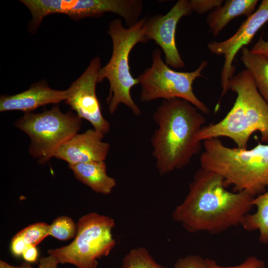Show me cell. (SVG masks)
Returning <instances> with one entry per match:
<instances>
[{
	"label": "cell",
	"instance_id": "obj_1",
	"mask_svg": "<svg viewBox=\"0 0 268 268\" xmlns=\"http://www.w3.org/2000/svg\"><path fill=\"white\" fill-rule=\"evenodd\" d=\"M226 187L220 175L200 168L172 218L192 233L218 234L241 225L255 197L243 191L231 192Z\"/></svg>",
	"mask_w": 268,
	"mask_h": 268
},
{
	"label": "cell",
	"instance_id": "obj_2",
	"mask_svg": "<svg viewBox=\"0 0 268 268\" xmlns=\"http://www.w3.org/2000/svg\"><path fill=\"white\" fill-rule=\"evenodd\" d=\"M157 125L151 137L152 154L161 176L181 169L201 147L199 134L206 119L197 108L180 98L163 100L154 112Z\"/></svg>",
	"mask_w": 268,
	"mask_h": 268
},
{
	"label": "cell",
	"instance_id": "obj_3",
	"mask_svg": "<svg viewBox=\"0 0 268 268\" xmlns=\"http://www.w3.org/2000/svg\"><path fill=\"white\" fill-rule=\"evenodd\" d=\"M228 89L236 94L233 107L216 123L204 125L199 139L226 137L237 147L247 148L252 134L259 132L262 141L268 143V103L259 92L250 73L243 70L229 80Z\"/></svg>",
	"mask_w": 268,
	"mask_h": 268
},
{
	"label": "cell",
	"instance_id": "obj_4",
	"mask_svg": "<svg viewBox=\"0 0 268 268\" xmlns=\"http://www.w3.org/2000/svg\"><path fill=\"white\" fill-rule=\"evenodd\" d=\"M201 168L220 175L226 187L256 197L268 189V143L248 149L225 146L219 138L203 141Z\"/></svg>",
	"mask_w": 268,
	"mask_h": 268
},
{
	"label": "cell",
	"instance_id": "obj_5",
	"mask_svg": "<svg viewBox=\"0 0 268 268\" xmlns=\"http://www.w3.org/2000/svg\"><path fill=\"white\" fill-rule=\"evenodd\" d=\"M146 18L143 17L129 27H124L119 18L112 21L108 26L107 32L112 39V53L109 62L99 70L98 82L104 79L109 82L106 102L111 114L115 113L121 104L126 105L136 116L141 114L131 96L132 88L139 84V81L131 74L129 57L137 44L147 42L144 37Z\"/></svg>",
	"mask_w": 268,
	"mask_h": 268
},
{
	"label": "cell",
	"instance_id": "obj_6",
	"mask_svg": "<svg viewBox=\"0 0 268 268\" xmlns=\"http://www.w3.org/2000/svg\"><path fill=\"white\" fill-rule=\"evenodd\" d=\"M82 123L76 113H64L56 105L42 112L25 113L14 126L29 136L30 155L45 164L62 144L78 134Z\"/></svg>",
	"mask_w": 268,
	"mask_h": 268
},
{
	"label": "cell",
	"instance_id": "obj_7",
	"mask_svg": "<svg viewBox=\"0 0 268 268\" xmlns=\"http://www.w3.org/2000/svg\"><path fill=\"white\" fill-rule=\"evenodd\" d=\"M114 220L96 213L81 217L77 223V232L69 245L48 251L61 264H69L77 268H97V259L107 256L115 245L112 234Z\"/></svg>",
	"mask_w": 268,
	"mask_h": 268
},
{
	"label": "cell",
	"instance_id": "obj_8",
	"mask_svg": "<svg viewBox=\"0 0 268 268\" xmlns=\"http://www.w3.org/2000/svg\"><path fill=\"white\" fill-rule=\"evenodd\" d=\"M161 51L160 49L153 51L151 66L137 77L141 86L140 100L147 102L158 99L180 98L189 102L202 113L208 114L209 108L196 96L193 88L196 79L202 76L207 61H202L193 71H178L171 69L163 61Z\"/></svg>",
	"mask_w": 268,
	"mask_h": 268
},
{
	"label": "cell",
	"instance_id": "obj_9",
	"mask_svg": "<svg viewBox=\"0 0 268 268\" xmlns=\"http://www.w3.org/2000/svg\"><path fill=\"white\" fill-rule=\"evenodd\" d=\"M29 10L32 19L30 31L35 32L47 16L55 13L74 20L101 16L107 12L124 19L127 27L138 21L143 7L141 0H20Z\"/></svg>",
	"mask_w": 268,
	"mask_h": 268
},
{
	"label": "cell",
	"instance_id": "obj_10",
	"mask_svg": "<svg viewBox=\"0 0 268 268\" xmlns=\"http://www.w3.org/2000/svg\"><path fill=\"white\" fill-rule=\"evenodd\" d=\"M101 67L99 57L93 58L85 71L67 89L69 95L65 102L79 118L88 121L95 130L105 135L110 132L111 125L103 116L96 95Z\"/></svg>",
	"mask_w": 268,
	"mask_h": 268
},
{
	"label": "cell",
	"instance_id": "obj_11",
	"mask_svg": "<svg viewBox=\"0 0 268 268\" xmlns=\"http://www.w3.org/2000/svg\"><path fill=\"white\" fill-rule=\"evenodd\" d=\"M268 21V0H263L258 9L242 23L232 36L223 41L208 43L209 51L216 55H222L224 63L221 72L222 88L220 100L229 90V80L236 70L233 62L238 51L248 45L259 30Z\"/></svg>",
	"mask_w": 268,
	"mask_h": 268
},
{
	"label": "cell",
	"instance_id": "obj_12",
	"mask_svg": "<svg viewBox=\"0 0 268 268\" xmlns=\"http://www.w3.org/2000/svg\"><path fill=\"white\" fill-rule=\"evenodd\" d=\"M192 13L189 0H179L165 14L147 17L144 37L153 40L163 51L165 63L169 67L181 68L185 66L176 46L175 33L180 19Z\"/></svg>",
	"mask_w": 268,
	"mask_h": 268
},
{
	"label": "cell",
	"instance_id": "obj_13",
	"mask_svg": "<svg viewBox=\"0 0 268 268\" xmlns=\"http://www.w3.org/2000/svg\"><path fill=\"white\" fill-rule=\"evenodd\" d=\"M104 135L94 129L77 134L62 144L53 157L66 161L68 166L93 161H105L110 145L103 141Z\"/></svg>",
	"mask_w": 268,
	"mask_h": 268
},
{
	"label": "cell",
	"instance_id": "obj_14",
	"mask_svg": "<svg viewBox=\"0 0 268 268\" xmlns=\"http://www.w3.org/2000/svg\"><path fill=\"white\" fill-rule=\"evenodd\" d=\"M69 95L68 89L61 90L50 87L45 81L32 85L28 89L16 94L1 95L0 111H20L32 112L37 108L49 104L65 101Z\"/></svg>",
	"mask_w": 268,
	"mask_h": 268
},
{
	"label": "cell",
	"instance_id": "obj_15",
	"mask_svg": "<svg viewBox=\"0 0 268 268\" xmlns=\"http://www.w3.org/2000/svg\"><path fill=\"white\" fill-rule=\"evenodd\" d=\"M77 180L90 188L93 191L110 194L117 183L109 176L105 161H93L68 166Z\"/></svg>",
	"mask_w": 268,
	"mask_h": 268
},
{
	"label": "cell",
	"instance_id": "obj_16",
	"mask_svg": "<svg viewBox=\"0 0 268 268\" xmlns=\"http://www.w3.org/2000/svg\"><path fill=\"white\" fill-rule=\"evenodd\" d=\"M258 0H227L209 12L206 22L211 32L217 36L227 24L235 17L250 16L255 10Z\"/></svg>",
	"mask_w": 268,
	"mask_h": 268
},
{
	"label": "cell",
	"instance_id": "obj_17",
	"mask_svg": "<svg viewBox=\"0 0 268 268\" xmlns=\"http://www.w3.org/2000/svg\"><path fill=\"white\" fill-rule=\"evenodd\" d=\"M241 61L251 74L259 92L268 103V59L246 47L241 49Z\"/></svg>",
	"mask_w": 268,
	"mask_h": 268
},
{
	"label": "cell",
	"instance_id": "obj_18",
	"mask_svg": "<svg viewBox=\"0 0 268 268\" xmlns=\"http://www.w3.org/2000/svg\"><path fill=\"white\" fill-rule=\"evenodd\" d=\"M252 205L257 208L252 214H248L241 226L247 231H258L259 241L268 243V189L264 193L255 197Z\"/></svg>",
	"mask_w": 268,
	"mask_h": 268
},
{
	"label": "cell",
	"instance_id": "obj_19",
	"mask_svg": "<svg viewBox=\"0 0 268 268\" xmlns=\"http://www.w3.org/2000/svg\"><path fill=\"white\" fill-rule=\"evenodd\" d=\"M169 268L158 264L144 247L132 249L123 260V268Z\"/></svg>",
	"mask_w": 268,
	"mask_h": 268
},
{
	"label": "cell",
	"instance_id": "obj_20",
	"mask_svg": "<svg viewBox=\"0 0 268 268\" xmlns=\"http://www.w3.org/2000/svg\"><path fill=\"white\" fill-rule=\"evenodd\" d=\"M77 226L69 217L62 216L55 219L50 225V235L60 240H67L75 237Z\"/></svg>",
	"mask_w": 268,
	"mask_h": 268
},
{
	"label": "cell",
	"instance_id": "obj_21",
	"mask_svg": "<svg viewBox=\"0 0 268 268\" xmlns=\"http://www.w3.org/2000/svg\"><path fill=\"white\" fill-rule=\"evenodd\" d=\"M50 225L38 222L24 228L18 233L27 245L36 246L50 235Z\"/></svg>",
	"mask_w": 268,
	"mask_h": 268
},
{
	"label": "cell",
	"instance_id": "obj_22",
	"mask_svg": "<svg viewBox=\"0 0 268 268\" xmlns=\"http://www.w3.org/2000/svg\"><path fill=\"white\" fill-rule=\"evenodd\" d=\"M204 268H266L264 261L256 256L247 257L242 263L233 266H221L214 260L205 258Z\"/></svg>",
	"mask_w": 268,
	"mask_h": 268
},
{
	"label": "cell",
	"instance_id": "obj_23",
	"mask_svg": "<svg viewBox=\"0 0 268 268\" xmlns=\"http://www.w3.org/2000/svg\"><path fill=\"white\" fill-rule=\"evenodd\" d=\"M223 0H189L192 12L202 14L211 11L224 3Z\"/></svg>",
	"mask_w": 268,
	"mask_h": 268
},
{
	"label": "cell",
	"instance_id": "obj_24",
	"mask_svg": "<svg viewBox=\"0 0 268 268\" xmlns=\"http://www.w3.org/2000/svg\"><path fill=\"white\" fill-rule=\"evenodd\" d=\"M205 258L196 255H191L179 259L174 268H204Z\"/></svg>",
	"mask_w": 268,
	"mask_h": 268
},
{
	"label": "cell",
	"instance_id": "obj_25",
	"mask_svg": "<svg viewBox=\"0 0 268 268\" xmlns=\"http://www.w3.org/2000/svg\"><path fill=\"white\" fill-rule=\"evenodd\" d=\"M58 259L53 256L49 255L47 257H42L39 259V265L37 268H34L30 263L23 262L16 268H58L59 264Z\"/></svg>",
	"mask_w": 268,
	"mask_h": 268
},
{
	"label": "cell",
	"instance_id": "obj_26",
	"mask_svg": "<svg viewBox=\"0 0 268 268\" xmlns=\"http://www.w3.org/2000/svg\"><path fill=\"white\" fill-rule=\"evenodd\" d=\"M27 245L22 236L17 233L11 240L10 251L12 254L15 257L22 256Z\"/></svg>",
	"mask_w": 268,
	"mask_h": 268
},
{
	"label": "cell",
	"instance_id": "obj_27",
	"mask_svg": "<svg viewBox=\"0 0 268 268\" xmlns=\"http://www.w3.org/2000/svg\"><path fill=\"white\" fill-rule=\"evenodd\" d=\"M250 50L253 53L268 59V41L265 40L262 35Z\"/></svg>",
	"mask_w": 268,
	"mask_h": 268
},
{
	"label": "cell",
	"instance_id": "obj_28",
	"mask_svg": "<svg viewBox=\"0 0 268 268\" xmlns=\"http://www.w3.org/2000/svg\"><path fill=\"white\" fill-rule=\"evenodd\" d=\"M22 257L26 262H36L38 257V252L36 246L27 245L23 252Z\"/></svg>",
	"mask_w": 268,
	"mask_h": 268
},
{
	"label": "cell",
	"instance_id": "obj_29",
	"mask_svg": "<svg viewBox=\"0 0 268 268\" xmlns=\"http://www.w3.org/2000/svg\"><path fill=\"white\" fill-rule=\"evenodd\" d=\"M0 268H16V267L8 264L2 260H0Z\"/></svg>",
	"mask_w": 268,
	"mask_h": 268
},
{
	"label": "cell",
	"instance_id": "obj_30",
	"mask_svg": "<svg viewBox=\"0 0 268 268\" xmlns=\"http://www.w3.org/2000/svg\"><path fill=\"white\" fill-rule=\"evenodd\" d=\"M132 268L131 267H127V268Z\"/></svg>",
	"mask_w": 268,
	"mask_h": 268
}]
</instances>
